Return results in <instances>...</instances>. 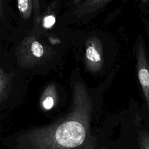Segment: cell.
<instances>
[{
	"label": "cell",
	"mask_w": 149,
	"mask_h": 149,
	"mask_svg": "<svg viewBox=\"0 0 149 149\" xmlns=\"http://www.w3.org/2000/svg\"><path fill=\"white\" fill-rule=\"evenodd\" d=\"M137 78L149 111V57L143 39H137L136 48Z\"/></svg>",
	"instance_id": "obj_4"
},
{
	"label": "cell",
	"mask_w": 149,
	"mask_h": 149,
	"mask_svg": "<svg viewBox=\"0 0 149 149\" xmlns=\"http://www.w3.org/2000/svg\"><path fill=\"white\" fill-rule=\"evenodd\" d=\"M0 19L2 20H4L3 7V1L2 0H0Z\"/></svg>",
	"instance_id": "obj_13"
},
{
	"label": "cell",
	"mask_w": 149,
	"mask_h": 149,
	"mask_svg": "<svg viewBox=\"0 0 149 149\" xmlns=\"http://www.w3.org/2000/svg\"><path fill=\"white\" fill-rule=\"evenodd\" d=\"M55 54L52 48L41 43L34 36L25 37L16 48L17 64L22 68H32L44 63Z\"/></svg>",
	"instance_id": "obj_2"
},
{
	"label": "cell",
	"mask_w": 149,
	"mask_h": 149,
	"mask_svg": "<svg viewBox=\"0 0 149 149\" xmlns=\"http://www.w3.org/2000/svg\"><path fill=\"white\" fill-rule=\"evenodd\" d=\"M112 0H86L76 8L74 13L78 17L88 16L102 10Z\"/></svg>",
	"instance_id": "obj_5"
},
{
	"label": "cell",
	"mask_w": 149,
	"mask_h": 149,
	"mask_svg": "<svg viewBox=\"0 0 149 149\" xmlns=\"http://www.w3.org/2000/svg\"><path fill=\"white\" fill-rule=\"evenodd\" d=\"M14 74L6 72L0 68V102L3 101L9 93Z\"/></svg>",
	"instance_id": "obj_6"
},
{
	"label": "cell",
	"mask_w": 149,
	"mask_h": 149,
	"mask_svg": "<svg viewBox=\"0 0 149 149\" xmlns=\"http://www.w3.org/2000/svg\"><path fill=\"white\" fill-rule=\"evenodd\" d=\"M140 149H149V133L146 132L141 133L139 138Z\"/></svg>",
	"instance_id": "obj_10"
},
{
	"label": "cell",
	"mask_w": 149,
	"mask_h": 149,
	"mask_svg": "<svg viewBox=\"0 0 149 149\" xmlns=\"http://www.w3.org/2000/svg\"><path fill=\"white\" fill-rule=\"evenodd\" d=\"M17 6L23 19H28L31 16L34 8L33 0H17Z\"/></svg>",
	"instance_id": "obj_8"
},
{
	"label": "cell",
	"mask_w": 149,
	"mask_h": 149,
	"mask_svg": "<svg viewBox=\"0 0 149 149\" xmlns=\"http://www.w3.org/2000/svg\"><path fill=\"white\" fill-rule=\"evenodd\" d=\"M56 97V88L54 84H51L48 86L43 92L41 99L42 107L49 110L51 109L54 104Z\"/></svg>",
	"instance_id": "obj_7"
},
{
	"label": "cell",
	"mask_w": 149,
	"mask_h": 149,
	"mask_svg": "<svg viewBox=\"0 0 149 149\" xmlns=\"http://www.w3.org/2000/svg\"><path fill=\"white\" fill-rule=\"evenodd\" d=\"M81 0H74V4H77L79 3Z\"/></svg>",
	"instance_id": "obj_14"
},
{
	"label": "cell",
	"mask_w": 149,
	"mask_h": 149,
	"mask_svg": "<svg viewBox=\"0 0 149 149\" xmlns=\"http://www.w3.org/2000/svg\"><path fill=\"white\" fill-rule=\"evenodd\" d=\"M86 120L81 116H72L61 123L49 133V149H76L84 143L87 136Z\"/></svg>",
	"instance_id": "obj_1"
},
{
	"label": "cell",
	"mask_w": 149,
	"mask_h": 149,
	"mask_svg": "<svg viewBox=\"0 0 149 149\" xmlns=\"http://www.w3.org/2000/svg\"><path fill=\"white\" fill-rule=\"evenodd\" d=\"M140 7L146 8L149 7V0H140L139 2Z\"/></svg>",
	"instance_id": "obj_12"
},
{
	"label": "cell",
	"mask_w": 149,
	"mask_h": 149,
	"mask_svg": "<svg viewBox=\"0 0 149 149\" xmlns=\"http://www.w3.org/2000/svg\"><path fill=\"white\" fill-rule=\"evenodd\" d=\"M42 25L45 29H50L55 23V16L52 13L45 15L42 19Z\"/></svg>",
	"instance_id": "obj_9"
},
{
	"label": "cell",
	"mask_w": 149,
	"mask_h": 149,
	"mask_svg": "<svg viewBox=\"0 0 149 149\" xmlns=\"http://www.w3.org/2000/svg\"><path fill=\"white\" fill-rule=\"evenodd\" d=\"M36 20L40 17V0H33Z\"/></svg>",
	"instance_id": "obj_11"
},
{
	"label": "cell",
	"mask_w": 149,
	"mask_h": 149,
	"mask_svg": "<svg viewBox=\"0 0 149 149\" xmlns=\"http://www.w3.org/2000/svg\"><path fill=\"white\" fill-rule=\"evenodd\" d=\"M84 62L86 69L91 73L102 69L104 62L103 43L98 37L93 36L86 41Z\"/></svg>",
	"instance_id": "obj_3"
}]
</instances>
